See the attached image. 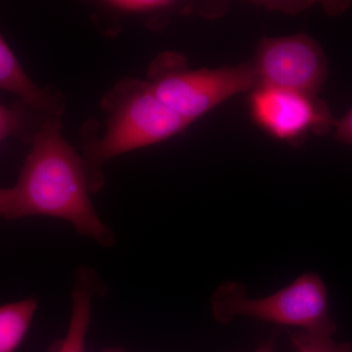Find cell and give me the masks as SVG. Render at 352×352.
<instances>
[{"label": "cell", "mask_w": 352, "mask_h": 352, "mask_svg": "<svg viewBox=\"0 0 352 352\" xmlns=\"http://www.w3.org/2000/svg\"><path fill=\"white\" fill-rule=\"evenodd\" d=\"M38 300L29 298L0 307V352H15L29 332Z\"/></svg>", "instance_id": "9"}, {"label": "cell", "mask_w": 352, "mask_h": 352, "mask_svg": "<svg viewBox=\"0 0 352 352\" xmlns=\"http://www.w3.org/2000/svg\"><path fill=\"white\" fill-rule=\"evenodd\" d=\"M0 90L46 117L62 118L65 100L54 90L39 87L25 73L17 57L0 34Z\"/></svg>", "instance_id": "7"}, {"label": "cell", "mask_w": 352, "mask_h": 352, "mask_svg": "<svg viewBox=\"0 0 352 352\" xmlns=\"http://www.w3.org/2000/svg\"><path fill=\"white\" fill-rule=\"evenodd\" d=\"M96 279L89 270L80 271L73 291V307L69 328L64 339L55 344L52 352H85V339L90 319Z\"/></svg>", "instance_id": "8"}, {"label": "cell", "mask_w": 352, "mask_h": 352, "mask_svg": "<svg viewBox=\"0 0 352 352\" xmlns=\"http://www.w3.org/2000/svg\"><path fill=\"white\" fill-rule=\"evenodd\" d=\"M95 6L105 16L110 15L116 24L124 18L135 17L144 20L147 27L157 29V22L168 14L175 12L179 4L168 0H107L96 2Z\"/></svg>", "instance_id": "10"}, {"label": "cell", "mask_w": 352, "mask_h": 352, "mask_svg": "<svg viewBox=\"0 0 352 352\" xmlns=\"http://www.w3.org/2000/svg\"><path fill=\"white\" fill-rule=\"evenodd\" d=\"M12 187L6 219L50 217L68 221L76 232L109 247L113 236L90 200L82 157L62 134L61 118L45 117Z\"/></svg>", "instance_id": "1"}, {"label": "cell", "mask_w": 352, "mask_h": 352, "mask_svg": "<svg viewBox=\"0 0 352 352\" xmlns=\"http://www.w3.org/2000/svg\"><path fill=\"white\" fill-rule=\"evenodd\" d=\"M292 346L296 352H352L349 342L338 344L332 336L312 333L305 331L291 333Z\"/></svg>", "instance_id": "11"}, {"label": "cell", "mask_w": 352, "mask_h": 352, "mask_svg": "<svg viewBox=\"0 0 352 352\" xmlns=\"http://www.w3.org/2000/svg\"><path fill=\"white\" fill-rule=\"evenodd\" d=\"M99 352H126V351H124V349H117V347H115V349H104V351H99Z\"/></svg>", "instance_id": "16"}, {"label": "cell", "mask_w": 352, "mask_h": 352, "mask_svg": "<svg viewBox=\"0 0 352 352\" xmlns=\"http://www.w3.org/2000/svg\"><path fill=\"white\" fill-rule=\"evenodd\" d=\"M252 64L258 87L282 88L314 97L328 75L325 53L307 34L264 38Z\"/></svg>", "instance_id": "5"}, {"label": "cell", "mask_w": 352, "mask_h": 352, "mask_svg": "<svg viewBox=\"0 0 352 352\" xmlns=\"http://www.w3.org/2000/svg\"><path fill=\"white\" fill-rule=\"evenodd\" d=\"M12 198V187L0 188V217L6 219Z\"/></svg>", "instance_id": "14"}, {"label": "cell", "mask_w": 352, "mask_h": 352, "mask_svg": "<svg viewBox=\"0 0 352 352\" xmlns=\"http://www.w3.org/2000/svg\"><path fill=\"white\" fill-rule=\"evenodd\" d=\"M335 138L340 142L352 145V108L342 120L335 122Z\"/></svg>", "instance_id": "13"}, {"label": "cell", "mask_w": 352, "mask_h": 352, "mask_svg": "<svg viewBox=\"0 0 352 352\" xmlns=\"http://www.w3.org/2000/svg\"><path fill=\"white\" fill-rule=\"evenodd\" d=\"M274 346L275 340L274 339H271L267 342H265V344H263V346H259L254 352H275Z\"/></svg>", "instance_id": "15"}, {"label": "cell", "mask_w": 352, "mask_h": 352, "mask_svg": "<svg viewBox=\"0 0 352 352\" xmlns=\"http://www.w3.org/2000/svg\"><path fill=\"white\" fill-rule=\"evenodd\" d=\"M146 82L164 105L192 124L234 95L258 85L252 63L192 69L187 58L173 51L153 60Z\"/></svg>", "instance_id": "3"}, {"label": "cell", "mask_w": 352, "mask_h": 352, "mask_svg": "<svg viewBox=\"0 0 352 352\" xmlns=\"http://www.w3.org/2000/svg\"><path fill=\"white\" fill-rule=\"evenodd\" d=\"M250 111L259 127L280 140H296L309 131L322 133L333 124L327 106L317 97L282 88H254Z\"/></svg>", "instance_id": "6"}, {"label": "cell", "mask_w": 352, "mask_h": 352, "mask_svg": "<svg viewBox=\"0 0 352 352\" xmlns=\"http://www.w3.org/2000/svg\"><path fill=\"white\" fill-rule=\"evenodd\" d=\"M24 129V116L17 105L0 104V143L10 138H19Z\"/></svg>", "instance_id": "12"}, {"label": "cell", "mask_w": 352, "mask_h": 352, "mask_svg": "<svg viewBox=\"0 0 352 352\" xmlns=\"http://www.w3.org/2000/svg\"><path fill=\"white\" fill-rule=\"evenodd\" d=\"M105 115L101 136L89 124L82 129L83 162L90 192L103 187V168L111 160L163 142L192 124L157 99L146 80L122 78L102 97Z\"/></svg>", "instance_id": "2"}, {"label": "cell", "mask_w": 352, "mask_h": 352, "mask_svg": "<svg viewBox=\"0 0 352 352\" xmlns=\"http://www.w3.org/2000/svg\"><path fill=\"white\" fill-rule=\"evenodd\" d=\"M214 318L222 324L237 317H249L300 331L333 336L337 326L329 307L328 292L323 280L307 272L286 288L261 298H249L235 282L217 288L212 296Z\"/></svg>", "instance_id": "4"}]
</instances>
